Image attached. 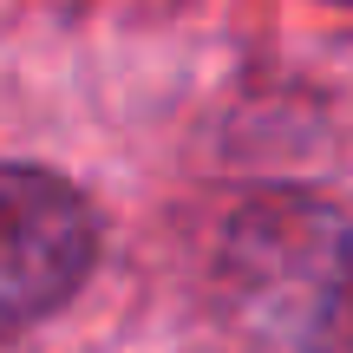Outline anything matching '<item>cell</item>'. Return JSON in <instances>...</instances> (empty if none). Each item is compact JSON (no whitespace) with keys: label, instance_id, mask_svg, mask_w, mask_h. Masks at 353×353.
I'll use <instances>...</instances> for the list:
<instances>
[{"label":"cell","instance_id":"7a4b0ae2","mask_svg":"<svg viewBox=\"0 0 353 353\" xmlns=\"http://www.w3.org/2000/svg\"><path fill=\"white\" fill-rule=\"evenodd\" d=\"M99 268V210L33 164H0V341L59 314Z\"/></svg>","mask_w":353,"mask_h":353},{"label":"cell","instance_id":"6da1fadb","mask_svg":"<svg viewBox=\"0 0 353 353\" xmlns=\"http://www.w3.org/2000/svg\"><path fill=\"white\" fill-rule=\"evenodd\" d=\"M216 301L229 327L268 353L347 347L353 216L314 190H255L216 236Z\"/></svg>","mask_w":353,"mask_h":353},{"label":"cell","instance_id":"3957f363","mask_svg":"<svg viewBox=\"0 0 353 353\" xmlns=\"http://www.w3.org/2000/svg\"><path fill=\"white\" fill-rule=\"evenodd\" d=\"M347 347H353V314H347Z\"/></svg>","mask_w":353,"mask_h":353},{"label":"cell","instance_id":"277c9868","mask_svg":"<svg viewBox=\"0 0 353 353\" xmlns=\"http://www.w3.org/2000/svg\"><path fill=\"white\" fill-rule=\"evenodd\" d=\"M327 7H353V0H327Z\"/></svg>","mask_w":353,"mask_h":353}]
</instances>
